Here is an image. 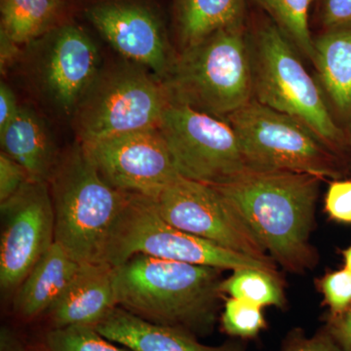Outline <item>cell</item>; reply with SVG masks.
Here are the masks:
<instances>
[{"label":"cell","instance_id":"6da1fadb","mask_svg":"<svg viewBox=\"0 0 351 351\" xmlns=\"http://www.w3.org/2000/svg\"><path fill=\"white\" fill-rule=\"evenodd\" d=\"M321 179L302 173L248 170L214 186L230 201L274 262L293 274L317 263L311 243Z\"/></svg>","mask_w":351,"mask_h":351},{"label":"cell","instance_id":"d6986e66","mask_svg":"<svg viewBox=\"0 0 351 351\" xmlns=\"http://www.w3.org/2000/svg\"><path fill=\"white\" fill-rule=\"evenodd\" d=\"M313 63L337 113L351 120V25L327 29L313 39Z\"/></svg>","mask_w":351,"mask_h":351},{"label":"cell","instance_id":"ac0fdd59","mask_svg":"<svg viewBox=\"0 0 351 351\" xmlns=\"http://www.w3.org/2000/svg\"><path fill=\"white\" fill-rule=\"evenodd\" d=\"M0 143L2 152L19 163L32 181H49L59 156L36 112L20 108L10 123L0 132Z\"/></svg>","mask_w":351,"mask_h":351},{"label":"cell","instance_id":"1f68e13d","mask_svg":"<svg viewBox=\"0 0 351 351\" xmlns=\"http://www.w3.org/2000/svg\"><path fill=\"white\" fill-rule=\"evenodd\" d=\"M19 108L12 89L5 83L1 82L0 85V132L3 131L10 123L11 120L17 114Z\"/></svg>","mask_w":351,"mask_h":351},{"label":"cell","instance_id":"cb8c5ba5","mask_svg":"<svg viewBox=\"0 0 351 351\" xmlns=\"http://www.w3.org/2000/svg\"><path fill=\"white\" fill-rule=\"evenodd\" d=\"M43 351H133L113 343L94 326L75 325L51 328L44 338Z\"/></svg>","mask_w":351,"mask_h":351},{"label":"cell","instance_id":"44dd1931","mask_svg":"<svg viewBox=\"0 0 351 351\" xmlns=\"http://www.w3.org/2000/svg\"><path fill=\"white\" fill-rule=\"evenodd\" d=\"M57 5L54 0H1V31L19 45L29 43L48 29Z\"/></svg>","mask_w":351,"mask_h":351},{"label":"cell","instance_id":"52a82bcc","mask_svg":"<svg viewBox=\"0 0 351 351\" xmlns=\"http://www.w3.org/2000/svg\"><path fill=\"white\" fill-rule=\"evenodd\" d=\"M252 171L302 173L338 178L332 152L306 124L256 100L226 117Z\"/></svg>","mask_w":351,"mask_h":351},{"label":"cell","instance_id":"8d00e7d4","mask_svg":"<svg viewBox=\"0 0 351 351\" xmlns=\"http://www.w3.org/2000/svg\"><path fill=\"white\" fill-rule=\"evenodd\" d=\"M54 1H56L58 3H59L60 0H54Z\"/></svg>","mask_w":351,"mask_h":351},{"label":"cell","instance_id":"f546056e","mask_svg":"<svg viewBox=\"0 0 351 351\" xmlns=\"http://www.w3.org/2000/svg\"><path fill=\"white\" fill-rule=\"evenodd\" d=\"M283 351H343L329 331L319 332L311 338L297 337Z\"/></svg>","mask_w":351,"mask_h":351},{"label":"cell","instance_id":"4dcf8cb0","mask_svg":"<svg viewBox=\"0 0 351 351\" xmlns=\"http://www.w3.org/2000/svg\"><path fill=\"white\" fill-rule=\"evenodd\" d=\"M330 334L343 351H351V306L345 313L332 318Z\"/></svg>","mask_w":351,"mask_h":351},{"label":"cell","instance_id":"7a4b0ae2","mask_svg":"<svg viewBox=\"0 0 351 351\" xmlns=\"http://www.w3.org/2000/svg\"><path fill=\"white\" fill-rule=\"evenodd\" d=\"M221 269L133 256L114 267L117 306L134 315L193 335L213 329L219 309Z\"/></svg>","mask_w":351,"mask_h":351},{"label":"cell","instance_id":"30bf717a","mask_svg":"<svg viewBox=\"0 0 351 351\" xmlns=\"http://www.w3.org/2000/svg\"><path fill=\"white\" fill-rule=\"evenodd\" d=\"M154 201L159 215L171 226L228 250L276 265L239 212L214 186L181 177Z\"/></svg>","mask_w":351,"mask_h":351},{"label":"cell","instance_id":"3957f363","mask_svg":"<svg viewBox=\"0 0 351 351\" xmlns=\"http://www.w3.org/2000/svg\"><path fill=\"white\" fill-rule=\"evenodd\" d=\"M48 184L55 242L82 265L105 263L110 232L130 195L103 179L78 141L58 157Z\"/></svg>","mask_w":351,"mask_h":351},{"label":"cell","instance_id":"9c48e42d","mask_svg":"<svg viewBox=\"0 0 351 351\" xmlns=\"http://www.w3.org/2000/svg\"><path fill=\"white\" fill-rule=\"evenodd\" d=\"M157 128L182 178L221 186L249 170L237 133L223 119L170 101Z\"/></svg>","mask_w":351,"mask_h":351},{"label":"cell","instance_id":"603a6c76","mask_svg":"<svg viewBox=\"0 0 351 351\" xmlns=\"http://www.w3.org/2000/svg\"><path fill=\"white\" fill-rule=\"evenodd\" d=\"M276 21L277 27L289 40L313 61V39L308 25L309 8L313 0H257Z\"/></svg>","mask_w":351,"mask_h":351},{"label":"cell","instance_id":"484cf974","mask_svg":"<svg viewBox=\"0 0 351 351\" xmlns=\"http://www.w3.org/2000/svg\"><path fill=\"white\" fill-rule=\"evenodd\" d=\"M319 289L332 318L339 317L351 306V272L346 267L323 277Z\"/></svg>","mask_w":351,"mask_h":351},{"label":"cell","instance_id":"7402d4cb","mask_svg":"<svg viewBox=\"0 0 351 351\" xmlns=\"http://www.w3.org/2000/svg\"><path fill=\"white\" fill-rule=\"evenodd\" d=\"M219 290L223 295L258 306L282 307L285 304L278 274L265 269L244 267L233 270L232 276L221 280Z\"/></svg>","mask_w":351,"mask_h":351},{"label":"cell","instance_id":"ba28073f","mask_svg":"<svg viewBox=\"0 0 351 351\" xmlns=\"http://www.w3.org/2000/svg\"><path fill=\"white\" fill-rule=\"evenodd\" d=\"M169 103L162 80L138 66L99 73L75 110L78 142L157 127Z\"/></svg>","mask_w":351,"mask_h":351},{"label":"cell","instance_id":"d4e9b609","mask_svg":"<svg viewBox=\"0 0 351 351\" xmlns=\"http://www.w3.org/2000/svg\"><path fill=\"white\" fill-rule=\"evenodd\" d=\"M221 320L226 334L242 339L254 338L267 325L262 306L234 298L226 299Z\"/></svg>","mask_w":351,"mask_h":351},{"label":"cell","instance_id":"d6a6232c","mask_svg":"<svg viewBox=\"0 0 351 351\" xmlns=\"http://www.w3.org/2000/svg\"><path fill=\"white\" fill-rule=\"evenodd\" d=\"M0 64H1V71H3L7 66L12 64L14 60L19 54V44L16 43L12 39L9 38L5 32H0Z\"/></svg>","mask_w":351,"mask_h":351},{"label":"cell","instance_id":"74e56055","mask_svg":"<svg viewBox=\"0 0 351 351\" xmlns=\"http://www.w3.org/2000/svg\"><path fill=\"white\" fill-rule=\"evenodd\" d=\"M25 351H27V350H25Z\"/></svg>","mask_w":351,"mask_h":351},{"label":"cell","instance_id":"277c9868","mask_svg":"<svg viewBox=\"0 0 351 351\" xmlns=\"http://www.w3.org/2000/svg\"><path fill=\"white\" fill-rule=\"evenodd\" d=\"M170 101L225 119L254 99L253 64L243 25L184 49L162 78Z\"/></svg>","mask_w":351,"mask_h":351},{"label":"cell","instance_id":"5b68a950","mask_svg":"<svg viewBox=\"0 0 351 351\" xmlns=\"http://www.w3.org/2000/svg\"><path fill=\"white\" fill-rule=\"evenodd\" d=\"M293 44L276 24L263 25L253 50L254 98L306 124L336 151L345 135L325 101L322 90L300 61Z\"/></svg>","mask_w":351,"mask_h":351},{"label":"cell","instance_id":"83f0119b","mask_svg":"<svg viewBox=\"0 0 351 351\" xmlns=\"http://www.w3.org/2000/svg\"><path fill=\"white\" fill-rule=\"evenodd\" d=\"M325 210L335 221L351 223V180L335 181L330 184Z\"/></svg>","mask_w":351,"mask_h":351},{"label":"cell","instance_id":"4316f807","mask_svg":"<svg viewBox=\"0 0 351 351\" xmlns=\"http://www.w3.org/2000/svg\"><path fill=\"white\" fill-rule=\"evenodd\" d=\"M31 178L19 163L3 152L0 154V203L19 193Z\"/></svg>","mask_w":351,"mask_h":351},{"label":"cell","instance_id":"7c38bea8","mask_svg":"<svg viewBox=\"0 0 351 351\" xmlns=\"http://www.w3.org/2000/svg\"><path fill=\"white\" fill-rule=\"evenodd\" d=\"M82 145L103 179L127 195L154 199L182 177L157 127Z\"/></svg>","mask_w":351,"mask_h":351},{"label":"cell","instance_id":"5bb4252c","mask_svg":"<svg viewBox=\"0 0 351 351\" xmlns=\"http://www.w3.org/2000/svg\"><path fill=\"white\" fill-rule=\"evenodd\" d=\"M99 53L91 38L75 25L56 29L48 43L43 82L51 98L66 112H75L99 75Z\"/></svg>","mask_w":351,"mask_h":351},{"label":"cell","instance_id":"e575fe53","mask_svg":"<svg viewBox=\"0 0 351 351\" xmlns=\"http://www.w3.org/2000/svg\"><path fill=\"white\" fill-rule=\"evenodd\" d=\"M343 256L345 260V267L351 272V245L343 251Z\"/></svg>","mask_w":351,"mask_h":351},{"label":"cell","instance_id":"e0dca14e","mask_svg":"<svg viewBox=\"0 0 351 351\" xmlns=\"http://www.w3.org/2000/svg\"><path fill=\"white\" fill-rule=\"evenodd\" d=\"M82 263L55 242L14 294V311L25 320L47 313L64 294Z\"/></svg>","mask_w":351,"mask_h":351},{"label":"cell","instance_id":"2e32d148","mask_svg":"<svg viewBox=\"0 0 351 351\" xmlns=\"http://www.w3.org/2000/svg\"><path fill=\"white\" fill-rule=\"evenodd\" d=\"M94 327L110 341L133 351H244L235 343L202 345L191 332L149 322L119 306Z\"/></svg>","mask_w":351,"mask_h":351},{"label":"cell","instance_id":"8fae6325","mask_svg":"<svg viewBox=\"0 0 351 351\" xmlns=\"http://www.w3.org/2000/svg\"><path fill=\"white\" fill-rule=\"evenodd\" d=\"M0 286L15 294L41 258L55 243V215L47 182L31 181L0 203Z\"/></svg>","mask_w":351,"mask_h":351},{"label":"cell","instance_id":"836d02e7","mask_svg":"<svg viewBox=\"0 0 351 351\" xmlns=\"http://www.w3.org/2000/svg\"><path fill=\"white\" fill-rule=\"evenodd\" d=\"M0 351H25L19 338L10 330L3 328L0 334Z\"/></svg>","mask_w":351,"mask_h":351},{"label":"cell","instance_id":"9a60e30c","mask_svg":"<svg viewBox=\"0 0 351 351\" xmlns=\"http://www.w3.org/2000/svg\"><path fill=\"white\" fill-rule=\"evenodd\" d=\"M117 306L114 267L108 263L82 265L47 316L52 328L95 326Z\"/></svg>","mask_w":351,"mask_h":351},{"label":"cell","instance_id":"f1b7e54d","mask_svg":"<svg viewBox=\"0 0 351 351\" xmlns=\"http://www.w3.org/2000/svg\"><path fill=\"white\" fill-rule=\"evenodd\" d=\"M322 21L327 29L351 25V0H324Z\"/></svg>","mask_w":351,"mask_h":351},{"label":"cell","instance_id":"ffe728a7","mask_svg":"<svg viewBox=\"0 0 351 351\" xmlns=\"http://www.w3.org/2000/svg\"><path fill=\"white\" fill-rule=\"evenodd\" d=\"M177 8L184 49L215 32L243 25L244 0H177Z\"/></svg>","mask_w":351,"mask_h":351},{"label":"cell","instance_id":"d590c367","mask_svg":"<svg viewBox=\"0 0 351 351\" xmlns=\"http://www.w3.org/2000/svg\"><path fill=\"white\" fill-rule=\"evenodd\" d=\"M348 144H350L351 147V120L350 121L348 122Z\"/></svg>","mask_w":351,"mask_h":351},{"label":"cell","instance_id":"4fadbf2b","mask_svg":"<svg viewBox=\"0 0 351 351\" xmlns=\"http://www.w3.org/2000/svg\"><path fill=\"white\" fill-rule=\"evenodd\" d=\"M90 22L122 56L154 71L162 80L172 62L160 23L149 9L129 2H104L90 7Z\"/></svg>","mask_w":351,"mask_h":351},{"label":"cell","instance_id":"8992f818","mask_svg":"<svg viewBox=\"0 0 351 351\" xmlns=\"http://www.w3.org/2000/svg\"><path fill=\"white\" fill-rule=\"evenodd\" d=\"M136 255L235 270L255 267L277 272L276 265L228 250L171 226L157 211L152 198L130 195L113 226L105 252V263L119 267Z\"/></svg>","mask_w":351,"mask_h":351}]
</instances>
